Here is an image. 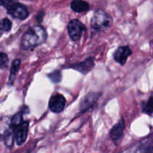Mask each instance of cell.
I'll use <instances>...</instances> for the list:
<instances>
[{"label":"cell","instance_id":"16","mask_svg":"<svg viewBox=\"0 0 153 153\" xmlns=\"http://www.w3.org/2000/svg\"><path fill=\"white\" fill-rule=\"evenodd\" d=\"M12 26V22H10V19L7 18L1 19L0 21V30L3 31H10Z\"/></svg>","mask_w":153,"mask_h":153},{"label":"cell","instance_id":"6","mask_svg":"<svg viewBox=\"0 0 153 153\" xmlns=\"http://www.w3.org/2000/svg\"><path fill=\"white\" fill-rule=\"evenodd\" d=\"M7 12L9 14H10L14 18L21 19V20L26 19L29 14L26 7L17 2H15L14 4L10 6L7 8Z\"/></svg>","mask_w":153,"mask_h":153},{"label":"cell","instance_id":"2","mask_svg":"<svg viewBox=\"0 0 153 153\" xmlns=\"http://www.w3.org/2000/svg\"><path fill=\"white\" fill-rule=\"evenodd\" d=\"M113 19L109 14L103 10H97L91 19V27L97 30H105L110 28Z\"/></svg>","mask_w":153,"mask_h":153},{"label":"cell","instance_id":"17","mask_svg":"<svg viewBox=\"0 0 153 153\" xmlns=\"http://www.w3.org/2000/svg\"><path fill=\"white\" fill-rule=\"evenodd\" d=\"M49 78L55 83L57 82H60V81L61 80V73L59 70H55L53 73H50L49 75Z\"/></svg>","mask_w":153,"mask_h":153},{"label":"cell","instance_id":"14","mask_svg":"<svg viewBox=\"0 0 153 153\" xmlns=\"http://www.w3.org/2000/svg\"><path fill=\"white\" fill-rule=\"evenodd\" d=\"M22 122V112H19V113L16 114V115L13 117L10 121V126L13 128L14 129L17 126H19L21 123Z\"/></svg>","mask_w":153,"mask_h":153},{"label":"cell","instance_id":"20","mask_svg":"<svg viewBox=\"0 0 153 153\" xmlns=\"http://www.w3.org/2000/svg\"><path fill=\"white\" fill-rule=\"evenodd\" d=\"M43 12H41V13H40L38 15H37V19L39 21V22H41L42 19H43Z\"/></svg>","mask_w":153,"mask_h":153},{"label":"cell","instance_id":"7","mask_svg":"<svg viewBox=\"0 0 153 153\" xmlns=\"http://www.w3.org/2000/svg\"><path fill=\"white\" fill-rule=\"evenodd\" d=\"M131 50L128 46H120L115 51L114 54V59L120 65H124L128 59V56L131 55Z\"/></svg>","mask_w":153,"mask_h":153},{"label":"cell","instance_id":"8","mask_svg":"<svg viewBox=\"0 0 153 153\" xmlns=\"http://www.w3.org/2000/svg\"><path fill=\"white\" fill-rule=\"evenodd\" d=\"M124 128H125V123L123 119H121L110 131V137L115 143H117L123 135Z\"/></svg>","mask_w":153,"mask_h":153},{"label":"cell","instance_id":"11","mask_svg":"<svg viewBox=\"0 0 153 153\" xmlns=\"http://www.w3.org/2000/svg\"><path fill=\"white\" fill-rule=\"evenodd\" d=\"M71 8L78 13L88 11L90 9V5L84 0H73L71 2Z\"/></svg>","mask_w":153,"mask_h":153},{"label":"cell","instance_id":"4","mask_svg":"<svg viewBox=\"0 0 153 153\" xmlns=\"http://www.w3.org/2000/svg\"><path fill=\"white\" fill-rule=\"evenodd\" d=\"M28 127H29V123L28 121H22L19 126L14 128V136L15 140L16 142V144L20 146L23 144L26 140L27 135H28Z\"/></svg>","mask_w":153,"mask_h":153},{"label":"cell","instance_id":"13","mask_svg":"<svg viewBox=\"0 0 153 153\" xmlns=\"http://www.w3.org/2000/svg\"><path fill=\"white\" fill-rule=\"evenodd\" d=\"M19 66H20V60L19 59H15L12 62L11 68H10V77H9V82L10 83L12 84L13 81H14L16 74H17L18 71H19Z\"/></svg>","mask_w":153,"mask_h":153},{"label":"cell","instance_id":"3","mask_svg":"<svg viewBox=\"0 0 153 153\" xmlns=\"http://www.w3.org/2000/svg\"><path fill=\"white\" fill-rule=\"evenodd\" d=\"M85 30H86V28L85 25L78 19H73L70 21L67 25L69 35L73 41H78L80 40Z\"/></svg>","mask_w":153,"mask_h":153},{"label":"cell","instance_id":"9","mask_svg":"<svg viewBox=\"0 0 153 153\" xmlns=\"http://www.w3.org/2000/svg\"><path fill=\"white\" fill-rule=\"evenodd\" d=\"M99 97H100V94H97V93H91V94L87 95L82 100L80 104L81 111H85L91 108L94 107V105H96V103H97Z\"/></svg>","mask_w":153,"mask_h":153},{"label":"cell","instance_id":"15","mask_svg":"<svg viewBox=\"0 0 153 153\" xmlns=\"http://www.w3.org/2000/svg\"><path fill=\"white\" fill-rule=\"evenodd\" d=\"M143 111L147 114H152L153 113V96L149 99V100L143 106Z\"/></svg>","mask_w":153,"mask_h":153},{"label":"cell","instance_id":"19","mask_svg":"<svg viewBox=\"0 0 153 153\" xmlns=\"http://www.w3.org/2000/svg\"><path fill=\"white\" fill-rule=\"evenodd\" d=\"M15 2H16V0H0V5H2L7 9Z\"/></svg>","mask_w":153,"mask_h":153},{"label":"cell","instance_id":"10","mask_svg":"<svg viewBox=\"0 0 153 153\" xmlns=\"http://www.w3.org/2000/svg\"><path fill=\"white\" fill-rule=\"evenodd\" d=\"M94 67V58L92 57L87 58L84 61L80 63L76 64L75 65L71 66L72 68L75 69V70H78V71L81 72L83 74L88 73L92 70L93 67Z\"/></svg>","mask_w":153,"mask_h":153},{"label":"cell","instance_id":"18","mask_svg":"<svg viewBox=\"0 0 153 153\" xmlns=\"http://www.w3.org/2000/svg\"><path fill=\"white\" fill-rule=\"evenodd\" d=\"M8 64V57L4 52L0 53V68L4 69Z\"/></svg>","mask_w":153,"mask_h":153},{"label":"cell","instance_id":"5","mask_svg":"<svg viewBox=\"0 0 153 153\" xmlns=\"http://www.w3.org/2000/svg\"><path fill=\"white\" fill-rule=\"evenodd\" d=\"M66 105V100L64 96L60 94H55L49 100V106L50 110L54 113H60L64 110Z\"/></svg>","mask_w":153,"mask_h":153},{"label":"cell","instance_id":"1","mask_svg":"<svg viewBox=\"0 0 153 153\" xmlns=\"http://www.w3.org/2000/svg\"><path fill=\"white\" fill-rule=\"evenodd\" d=\"M47 37L46 31L41 25H34L24 34L21 41V47L25 50L33 49L44 43Z\"/></svg>","mask_w":153,"mask_h":153},{"label":"cell","instance_id":"12","mask_svg":"<svg viewBox=\"0 0 153 153\" xmlns=\"http://www.w3.org/2000/svg\"><path fill=\"white\" fill-rule=\"evenodd\" d=\"M15 139L14 136V129L13 128H12L11 126L10 128H7L4 131V143H5L6 146L7 147H11L13 146V140Z\"/></svg>","mask_w":153,"mask_h":153}]
</instances>
